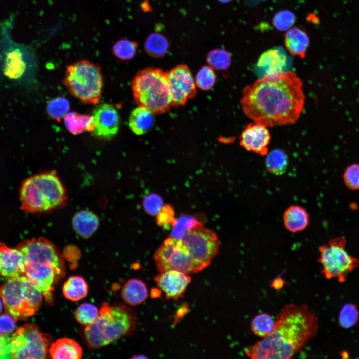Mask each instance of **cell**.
<instances>
[{
	"mask_svg": "<svg viewBox=\"0 0 359 359\" xmlns=\"http://www.w3.org/2000/svg\"><path fill=\"white\" fill-rule=\"evenodd\" d=\"M242 94L245 115L267 127L294 124L304 109L303 84L293 71L265 74L245 87Z\"/></svg>",
	"mask_w": 359,
	"mask_h": 359,
	"instance_id": "1",
	"label": "cell"
},
{
	"mask_svg": "<svg viewBox=\"0 0 359 359\" xmlns=\"http://www.w3.org/2000/svg\"><path fill=\"white\" fill-rule=\"evenodd\" d=\"M318 328V318L307 305L288 304L279 312L272 332L244 352L252 359H289L316 336Z\"/></svg>",
	"mask_w": 359,
	"mask_h": 359,
	"instance_id": "2",
	"label": "cell"
},
{
	"mask_svg": "<svg viewBox=\"0 0 359 359\" xmlns=\"http://www.w3.org/2000/svg\"><path fill=\"white\" fill-rule=\"evenodd\" d=\"M20 209L28 213L50 211L67 203L66 189L53 172L32 176L22 183L19 191Z\"/></svg>",
	"mask_w": 359,
	"mask_h": 359,
	"instance_id": "3",
	"label": "cell"
},
{
	"mask_svg": "<svg viewBox=\"0 0 359 359\" xmlns=\"http://www.w3.org/2000/svg\"><path fill=\"white\" fill-rule=\"evenodd\" d=\"M136 321L130 308L103 303L98 318L84 328V339L91 349H99L131 333Z\"/></svg>",
	"mask_w": 359,
	"mask_h": 359,
	"instance_id": "4",
	"label": "cell"
},
{
	"mask_svg": "<svg viewBox=\"0 0 359 359\" xmlns=\"http://www.w3.org/2000/svg\"><path fill=\"white\" fill-rule=\"evenodd\" d=\"M134 98L138 106L155 114L168 111L173 106L168 72L147 67L138 72L132 82Z\"/></svg>",
	"mask_w": 359,
	"mask_h": 359,
	"instance_id": "5",
	"label": "cell"
},
{
	"mask_svg": "<svg viewBox=\"0 0 359 359\" xmlns=\"http://www.w3.org/2000/svg\"><path fill=\"white\" fill-rule=\"evenodd\" d=\"M4 308L16 321L36 314L42 302L43 295L23 275L6 278L0 288Z\"/></svg>",
	"mask_w": 359,
	"mask_h": 359,
	"instance_id": "6",
	"label": "cell"
},
{
	"mask_svg": "<svg viewBox=\"0 0 359 359\" xmlns=\"http://www.w3.org/2000/svg\"><path fill=\"white\" fill-rule=\"evenodd\" d=\"M63 83L73 96L83 103L92 104L98 103L104 84L99 66L86 60L67 67Z\"/></svg>",
	"mask_w": 359,
	"mask_h": 359,
	"instance_id": "7",
	"label": "cell"
},
{
	"mask_svg": "<svg viewBox=\"0 0 359 359\" xmlns=\"http://www.w3.org/2000/svg\"><path fill=\"white\" fill-rule=\"evenodd\" d=\"M346 243L344 237H338L320 247L319 262L327 279L336 278L338 282L344 283L347 275L359 267V259L348 253Z\"/></svg>",
	"mask_w": 359,
	"mask_h": 359,
	"instance_id": "8",
	"label": "cell"
},
{
	"mask_svg": "<svg viewBox=\"0 0 359 359\" xmlns=\"http://www.w3.org/2000/svg\"><path fill=\"white\" fill-rule=\"evenodd\" d=\"M50 338L34 324L27 323L11 336V359H44L49 355Z\"/></svg>",
	"mask_w": 359,
	"mask_h": 359,
	"instance_id": "9",
	"label": "cell"
},
{
	"mask_svg": "<svg viewBox=\"0 0 359 359\" xmlns=\"http://www.w3.org/2000/svg\"><path fill=\"white\" fill-rule=\"evenodd\" d=\"M154 259L157 270L181 271L186 274L201 271L205 267L193 260L182 246L180 240L170 237L157 249Z\"/></svg>",
	"mask_w": 359,
	"mask_h": 359,
	"instance_id": "10",
	"label": "cell"
},
{
	"mask_svg": "<svg viewBox=\"0 0 359 359\" xmlns=\"http://www.w3.org/2000/svg\"><path fill=\"white\" fill-rule=\"evenodd\" d=\"M188 255L195 261L207 267L219 250V240L215 232L204 227H195L180 240Z\"/></svg>",
	"mask_w": 359,
	"mask_h": 359,
	"instance_id": "11",
	"label": "cell"
},
{
	"mask_svg": "<svg viewBox=\"0 0 359 359\" xmlns=\"http://www.w3.org/2000/svg\"><path fill=\"white\" fill-rule=\"evenodd\" d=\"M16 248L23 254L27 264H48L65 271L64 258L59 249L45 238L25 240Z\"/></svg>",
	"mask_w": 359,
	"mask_h": 359,
	"instance_id": "12",
	"label": "cell"
},
{
	"mask_svg": "<svg viewBox=\"0 0 359 359\" xmlns=\"http://www.w3.org/2000/svg\"><path fill=\"white\" fill-rule=\"evenodd\" d=\"M28 57V51L26 47L15 42L7 32H1L0 61L6 75L12 78L22 76L27 67Z\"/></svg>",
	"mask_w": 359,
	"mask_h": 359,
	"instance_id": "13",
	"label": "cell"
},
{
	"mask_svg": "<svg viewBox=\"0 0 359 359\" xmlns=\"http://www.w3.org/2000/svg\"><path fill=\"white\" fill-rule=\"evenodd\" d=\"M65 271L48 264H27L23 276L38 291L45 301L51 303L53 300L54 285L63 276Z\"/></svg>",
	"mask_w": 359,
	"mask_h": 359,
	"instance_id": "14",
	"label": "cell"
},
{
	"mask_svg": "<svg viewBox=\"0 0 359 359\" xmlns=\"http://www.w3.org/2000/svg\"><path fill=\"white\" fill-rule=\"evenodd\" d=\"M168 80L173 106H183L196 95V84L186 65L180 64L172 69L168 72Z\"/></svg>",
	"mask_w": 359,
	"mask_h": 359,
	"instance_id": "15",
	"label": "cell"
},
{
	"mask_svg": "<svg viewBox=\"0 0 359 359\" xmlns=\"http://www.w3.org/2000/svg\"><path fill=\"white\" fill-rule=\"evenodd\" d=\"M94 130V135L110 139L118 133L120 117L117 110L112 105L103 103L97 106L92 111Z\"/></svg>",
	"mask_w": 359,
	"mask_h": 359,
	"instance_id": "16",
	"label": "cell"
},
{
	"mask_svg": "<svg viewBox=\"0 0 359 359\" xmlns=\"http://www.w3.org/2000/svg\"><path fill=\"white\" fill-rule=\"evenodd\" d=\"M266 126L253 121L248 124L239 137V144L246 151L261 156L269 152L271 135Z\"/></svg>",
	"mask_w": 359,
	"mask_h": 359,
	"instance_id": "17",
	"label": "cell"
},
{
	"mask_svg": "<svg viewBox=\"0 0 359 359\" xmlns=\"http://www.w3.org/2000/svg\"><path fill=\"white\" fill-rule=\"evenodd\" d=\"M191 279L188 274L176 270L162 272L154 277L157 286L165 293L167 298L173 300L183 296Z\"/></svg>",
	"mask_w": 359,
	"mask_h": 359,
	"instance_id": "18",
	"label": "cell"
},
{
	"mask_svg": "<svg viewBox=\"0 0 359 359\" xmlns=\"http://www.w3.org/2000/svg\"><path fill=\"white\" fill-rule=\"evenodd\" d=\"M27 265L23 254L0 242V275L6 278L23 275Z\"/></svg>",
	"mask_w": 359,
	"mask_h": 359,
	"instance_id": "19",
	"label": "cell"
},
{
	"mask_svg": "<svg viewBox=\"0 0 359 359\" xmlns=\"http://www.w3.org/2000/svg\"><path fill=\"white\" fill-rule=\"evenodd\" d=\"M287 63L288 57L284 50L276 47L266 50L260 55L257 67L264 75L271 74L284 71Z\"/></svg>",
	"mask_w": 359,
	"mask_h": 359,
	"instance_id": "20",
	"label": "cell"
},
{
	"mask_svg": "<svg viewBox=\"0 0 359 359\" xmlns=\"http://www.w3.org/2000/svg\"><path fill=\"white\" fill-rule=\"evenodd\" d=\"M283 223L285 228L292 233L304 230L309 224L310 216L307 210L299 205H292L283 213Z\"/></svg>",
	"mask_w": 359,
	"mask_h": 359,
	"instance_id": "21",
	"label": "cell"
},
{
	"mask_svg": "<svg viewBox=\"0 0 359 359\" xmlns=\"http://www.w3.org/2000/svg\"><path fill=\"white\" fill-rule=\"evenodd\" d=\"M99 223L98 217L88 210L77 212L72 219V227L75 232L85 238L90 237L94 233Z\"/></svg>",
	"mask_w": 359,
	"mask_h": 359,
	"instance_id": "22",
	"label": "cell"
},
{
	"mask_svg": "<svg viewBox=\"0 0 359 359\" xmlns=\"http://www.w3.org/2000/svg\"><path fill=\"white\" fill-rule=\"evenodd\" d=\"M49 355L54 359H80L82 358V349L75 341L61 338L51 345Z\"/></svg>",
	"mask_w": 359,
	"mask_h": 359,
	"instance_id": "23",
	"label": "cell"
},
{
	"mask_svg": "<svg viewBox=\"0 0 359 359\" xmlns=\"http://www.w3.org/2000/svg\"><path fill=\"white\" fill-rule=\"evenodd\" d=\"M121 297L130 306H137L143 303L148 298V291L146 284L138 279H131L123 285Z\"/></svg>",
	"mask_w": 359,
	"mask_h": 359,
	"instance_id": "24",
	"label": "cell"
},
{
	"mask_svg": "<svg viewBox=\"0 0 359 359\" xmlns=\"http://www.w3.org/2000/svg\"><path fill=\"white\" fill-rule=\"evenodd\" d=\"M154 114L148 109L138 106L131 113L129 126L136 135H144L151 130L155 122Z\"/></svg>",
	"mask_w": 359,
	"mask_h": 359,
	"instance_id": "25",
	"label": "cell"
},
{
	"mask_svg": "<svg viewBox=\"0 0 359 359\" xmlns=\"http://www.w3.org/2000/svg\"><path fill=\"white\" fill-rule=\"evenodd\" d=\"M285 45L292 55L303 58L309 45V38L305 31L299 28L294 27L285 34Z\"/></svg>",
	"mask_w": 359,
	"mask_h": 359,
	"instance_id": "26",
	"label": "cell"
},
{
	"mask_svg": "<svg viewBox=\"0 0 359 359\" xmlns=\"http://www.w3.org/2000/svg\"><path fill=\"white\" fill-rule=\"evenodd\" d=\"M64 123L68 131L73 135L84 132L93 133L95 126L93 116L79 114L75 112L68 113L64 117Z\"/></svg>",
	"mask_w": 359,
	"mask_h": 359,
	"instance_id": "27",
	"label": "cell"
},
{
	"mask_svg": "<svg viewBox=\"0 0 359 359\" xmlns=\"http://www.w3.org/2000/svg\"><path fill=\"white\" fill-rule=\"evenodd\" d=\"M62 292L66 299L72 301H78L87 296L88 285L82 277L72 276L64 282Z\"/></svg>",
	"mask_w": 359,
	"mask_h": 359,
	"instance_id": "28",
	"label": "cell"
},
{
	"mask_svg": "<svg viewBox=\"0 0 359 359\" xmlns=\"http://www.w3.org/2000/svg\"><path fill=\"white\" fill-rule=\"evenodd\" d=\"M169 47L167 38L158 33H153L147 38L144 49L150 56L159 58L163 57L167 53Z\"/></svg>",
	"mask_w": 359,
	"mask_h": 359,
	"instance_id": "29",
	"label": "cell"
},
{
	"mask_svg": "<svg viewBox=\"0 0 359 359\" xmlns=\"http://www.w3.org/2000/svg\"><path fill=\"white\" fill-rule=\"evenodd\" d=\"M288 158L283 150L276 149L268 152L265 160L267 170L275 175L283 174L287 170Z\"/></svg>",
	"mask_w": 359,
	"mask_h": 359,
	"instance_id": "30",
	"label": "cell"
},
{
	"mask_svg": "<svg viewBox=\"0 0 359 359\" xmlns=\"http://www.w3.org/2000/svg\"><path fill=\"white\" fill-rule=\"evenodd\" d=\"M203 223L192 215L182 214L175 219L172 224L171 237L180 240L192 228Z\"/></svg>",
	"mask_w": 359,
	"mask_h": 359,
	"instance_id": "31",
	"label": "cell"
},
{
	"mask_svg": "<svg viewBox=\"0 0 359 359\" xmlns=\"http://www.w3.org/2000/svg\"><path fill=\"white\" fill-rule=\"evenodd\" d=\"M275 321L271 315L262 313L256 315L251 322V329L256 336L264 338L273 331Z\"/></svg>",
	"mask_w": 359,
	"mask_h": 359,
	"instance_id": "32",
	"label": "cell"
},
{
	"mask_svg": "<svg viewBox=\"0 0 359 359\" xmlns=\"http://www.w3.org/2000/svg\"><path fill=\"white\" fill-rule=\"evenodd\" d=\"M207 63L213 69L225 70L231 63L230 54L223 49H215L210 51L207 55Z\"/></svg>",
	"mask_w": 359,
	"mask_h": 359,
	"instance_id": "33",
	"label": "cell"
},
{
	"mask_svg": "<svg viewBox=\"0 0 359 359\" xmlns=\"http://www.w3.org/2000/svg\"><path fill=\"white\" fill-rule=\"evenodd\" d=\"M137 43L128 39H122L117 41L112 47L114 55L122 60L132 59L136 54Z\"/></svg>",
	"mask_w": 359,
	"mask_h": 359,
	"instance_id": "34",
	"label": "cell"
},
{
	"mask_svg": "<svg viewBox=\"0 0 359 359\" xmlns=\"http://www.w3.org/2000/svg\"><path fill=\"white\" fill-rule=\"evenodd\" d=\"M359 321V311L357 306L352 303L345 304L339 316L340 325L343 328L349 329Z\"/></svg>",
	"mask_w": 359,
	"mask_h": 359,
	"instance_id": "35",
	"label": "cell"
},
{
	"mask_svg": "<svg viewBox=\"0 0 359 359\" xmlns=\"http://www.w3.org/2000/svg\"><path fill=\"white\" fill-rule=\"evenodd\" d=\"M99 315V311L94 305L85 303L76 309L74 317L80 324L87 326L94 322Z\"/></svg>",
	"mask_w": 359,
	"mask_h": 359,
	"instance_id": "36",
	"label": "cell"
},
{
	"mask_svg": "<svg viewBox=\"0 0 359 359\" xmlns=\"http://www.w3.org/2000/svg\"><path fill=\"white\" fill-rule=\"evenodd\" d=\"M70 108L68 100L64 97H57L50 100L47 105L49 116L58 121L68 113Z\"/></svg>",
	"mask_w": 359,
	"mask_h": 359,
	"instance_id": "37",
	"label": "cell"
},
{
	"mask_svg": "<svg viewBox=\"0 0 359 359\" xmlns=\"http://www.w3.org/2000/svg\"><path fill=\"white\" fill-rule=\"evenodd\" d=\"M216 76L214 69L208 66L202 67L195 76V82L197 86L202 90H208L215 83Z\"/></svg>",
	"mask_w": 359,
	"mask_h": 359,
	"instance_id": "38",
	"label": "cell"
},
{
	"mask_svg": "<svg viewBox=\"0 0 359 359\" xmlns=\"http://www.w3.org/2000/svg\"><path fill=\"white\" fill-rule=\"evenodd\" d=\"M295 20V15L292 12L283 10L275 14L273 18V24L278 30L285 31L293 25Z\"/></svg>",
	"mask_w": 359,
	"mask_h": 359,
	"instance_id": "39",
	"label": "cell"
},
{
	"mask_svg": "<svg viewBox=\"0 0 359 359\" xmlns=\"http://www.w3.org/2000/svg\"><path fill=\"white\" fill-rule=\"evenodd\" d=\"M164 201L158 194L151 193L146 195L143 201L145 211L149 215H157L163 206Z\"/></svg>",
	"mask_w": 359,
	"mask_h": 359,
	"instance_id": "40",
	"label": "cell"
},
{
	"mask_svg": "<svg viewBox=\"0 0 359 359\" xmlns=\"http://www.w3.org/2000/svg\"><path fill=\"white\" fill-rule=\"evenodd\" d=\"M343 179L349 188L359 189V164H353L349 166L344 173Z\"/></svg>",
	"mask_w": 359,
	"mask_h": 359,
	"instance_id": "41",
	"label": "cell"
},
{
	"mask_svg": "<svg viewBox=\"0 0 359 359\" xmlns=\"http://www.w3.org/2000/svg\"><path fill=\"white\" fill-rule=\"evenodd\" d=\"M174 211L170 204L164 205L157 215V222L160 225L172 224L175 220Z\"/></svg>",
	"mask_w": 359,
	"mask_h": 359,
	"instance_id": "42",
	"label": "cell"
},
{
	"mask_svg": "<svg viewBox=\"0 0 359 359\" xmlns=\"http://www.w3.org/2000/svg\"><path fill=\"white\" fill-rule=\"evenodd\" d=\"M15 321L8 313L0 315V334L7 336L11 334L15 329Z\"/></svg>",
	"mask_w": 359,
	"mask_h": 359,
	"instance_id": "43",
	"label": "cell"
},
{
	"mask_svg": "<svg viewBox=\"0 0 359 359\" xmlns=\"http://www.w3.org/2000/svg\"><path fill=\"white\" fill-rule=\"evenodd\" d=\"M11 336L0 334V359H11Z\"/></svg>",
	"mask_w": 359,
	"mask_h": 359,
	"instance_id": "44",
	"label": "cell"
},
{
	"mask_svg": "<svg viewBox=\"0 0 359 359\" xmlns=\"http://www.w3.org/2000/svg\"><path fill=\"white\" fill-rule=\"evenodd\" d=\"M283 281L281 279H276L272 282V287L275 289H280L283 286Z\"/></svg>",
	"mask_w": 359,
	"mask_h": 359,
	"instance_id": "45",
	"label": "cell"
},
{
	"mask_svg": "<svg viewBox=\"0 0 359 359\" xmlns=\"http://www.w3.org/2000/svg\"><path fill=\"white\" fill-rule=\"evenodd\" d=\"M132 359H147V357L143 355H137L132 358Z\"/></svg>",
	"mask_w": 359,
	"mask_h": 359,
	"instance_id": "46",
	"label": "cell"
},
{
	"mask_svg": "<svg viewBox=\"0 0 359 359\" xmlns=\"http://www.w3.org/2000/svg\"><path fill=\"white\" fill-rule=\"evenodd\" d=\"M218 0L222 3H227L230 1H231L233 0Z\"/></svg>",
	"mask_w": 359,
	"mask_h": 359,
	"instance_id": "47",
	"label": "cell"
},
{
	"mask_svg": "<svg viewBox=\"0 0 359 359\" xmlns=\"http://www.w3.org/2000/svg\"><path fill=\"white\" fill-rule=\"evenodd\" d=\"M2 301L0 297V313L1 312L2 309Z\"/></svg>",
	"mask_w": 359,
	"mask_h": 359,
	"instance_id": "48",
	"label": "cell"
}]
</instances>
